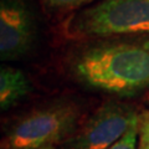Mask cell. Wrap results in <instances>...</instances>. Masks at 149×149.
Returning <instances> with one entry per match:
<instances>
[{
	"label": "cell",
	"instance_id": "cell-10",
	"mask_svg": "<svg viewBox=\"0 0 149 149\" xmlns=\"http://www.w3.org/2000/svg\"><path fill=\"white\" fill-rule=\"evenodd\" d=\"M39 149H55V147H44V148H39Z\"/></svg>",
	"mask_w": 149,
	"mask_h": 149
},
{
	"label": "cell",
	"instance_id": "cell-3",
	"mask_svg": "<svg viewBox=\"0 0 149 149\" xmlns=\"http://www.w3.org/2000/svg\"><path fill=\"white\" fill-rule=\"evenodd\" d=\"M83 109L70 97L55 98L26 112L6 130L3 149H39L63 143L81 125Z\"/></svg>",
	"mask_w": 149,
	"mask_h": 149
},
{
	"label": "cell",
	"instance_id": "cell-2",
	"mask_svg": "<svg viewBox=\"0 0 149 149\" xmlns=\"http://www.w3.org/2000/svg\"><path fill=\"white\" fill-rule=\"evenodd\" d=\"M57 31L68 41L149 35V0H97L63 17Z\"/></svg>",
	"mask_w": 149,
	"mask_h": 149
},
{
	"label": "cell",
	"instance_id": "cell-7",
	"mask_svg": "<svg viewBox=\"0 0 149 149\" xmlns=\"http://www.w3.org/2000/svg\"><path fill=\"white\" fill-rule=\"evenodd\" d=\"M97 0H39L44 10L52 16H68L81 9L90 6Z\"/></svg>",
	"mask_w": 149,
	"mask_h": 149
},
{
	"label": "cell",
	"instance_id": "cell-4",
	"mask_svg": "<svg viewBox=\"0 0 149 149\" xmlns=\"http://www.w3.org/2000/svg\"><path fill=\"white\" fill-rule=\"evenodd\" d=\"M133 104L122 101H107L62 143V149H106L139 120Z\"/></svg>",
	"mask_w": 149,
	"mask_h": 149
},
{
	"label": "cell",
	"instance_id": "cell-5",
	"mask_svg": "<svg viewBox=\"0 0 149 149\" xmlns=\"http://www.w3.org/2000/svg\"><path fill=\"white\" fill-rule=\"evenodd\" d=\"M36 20L25 0L0 3V57L16 61L29 55L36 40Z\"/></svg>",
	"mask_w": 149,
	"mask_h": 149
},
{
	"label": "cell",
	"instance_id": "cell-6",
	"mask_svg": "<svg viewBox=\"0 0 149 149\" xmlns=\"http://www.w3.org/2000/svg\"><path fill=\"white\" fill-rule=\"evenodd\" d=\"M32 91L31 82L24 71L11 66L0 70V108L9 111Z\"/></svg>",
	"mask_w": 149,
	"mask_h": 149
},
{
	"label": "cell",
	"instance_id": "cell-1",
	"mask_svg": "<svg viewBox=\"0 0 149 149\" xmlns=\"http://www.w3.org/2000/svg\"><path fill=\"white\" fill-rule=\"evenodd\" d=\"M62 68L83 90L117 98L138 97L149 91V35L70 41Z\"/></svg>",
	"mask_w": 149,
	"mask_h": 149
},
{
	"label": "cell",
	"instance_id": "cell-8",
	"mask_svg": "<svg viewBox=\"0 0 149 149\" xmlns=\"http://www.w3.org/2000/svg\"><path fill=\"white\" fill-rule=\"evenodd\" d=\"M139 120L130 127L127 133L117 142L113 143L106 149H138V138H139Z\"/></svg>",
	"mask_w": 149,
	"mask_h": 149
},
{
	"label": "cell",
	"instance_id": "cell-9",
	"mask_svg": "<svg viewBox=\"0 0 149 149\" xmlns=\"http://www.w3.org/2000/svg\"><path fill=\"white\" fill-rule=\"evenodd\" d=\"M138 128V149H149V111H144L139 114Z\"/></svg>",
	"mask_w": 149,
	"mask_h": 149
}]
</instances>
